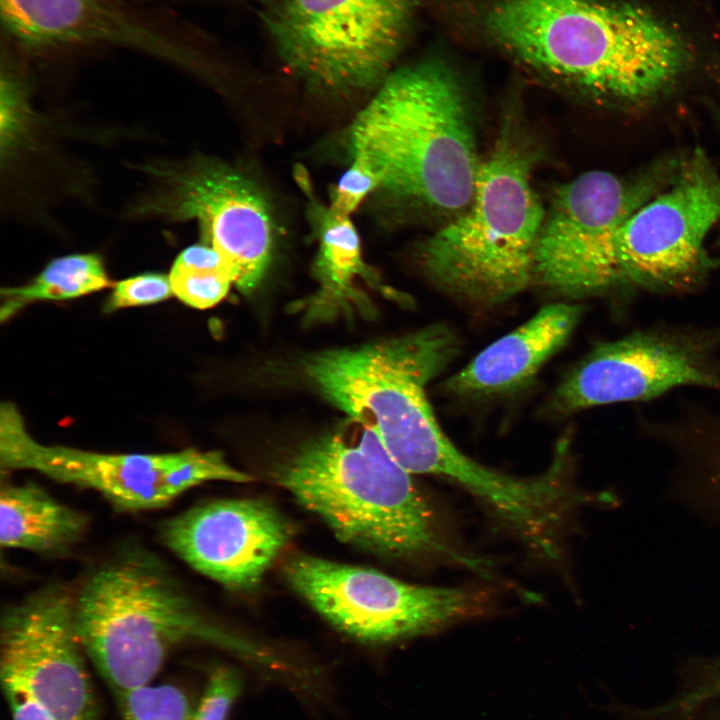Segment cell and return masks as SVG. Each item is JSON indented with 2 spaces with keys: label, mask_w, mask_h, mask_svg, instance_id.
<instances>
[{
  "label": "cell",
  "mask_w": 720,
  "mask_h": 720,
  "mask_svg": "<svg viewBox=\"0 0 720 720\" xmlns=\"http://www.w3.org/2000/svg\"><path fill=\"white\" fill-rule=\"evenodd\" d=\"M487 31L530 67L606 107L640 113L661 104L693 65L692 50L640 7L603 0H495Z\"/></svg>",
  "instance_id": "cell-1"
},
{
  "label": "cell",
  "mask_w": 720,
  "mask_h": 720,
  "mask_svg": "<svg viewBox=\"0 0 720 720\" xmlns=\"http://www.w3.org/2000/svg\"><path fill=\"white\" fill-rule=\"evenodd\" d=\"M349 147L392 200L458 214L472 199L481 161L471 114L456 75L439 61L392 71L354 118Z\"/></svg>",
  "instance_id": "cell-2"
},
{
  "label": "cell",
  "mask_w": 720,
  "mask_h": 720,
  "mask_svg": "<svg viewBox=\"0 0 720 720\" xmlns=\"http://www.w3.org/2000/svg\"><path fill=\"white\" fill-rule=\"evenodd\" d=\"M274 477L345 543L393 559L446 557L473 565L444 542L411 473L368 428L357 446L336 434L305 442Z\"/></svg>",
  "instance_id": "cell-3"
},
{
  "label": "cell",
  "mask_w": 720,
  "mask_h": 720,
  "mask_svg": "<svg viewBox=\"0 0 720 720\" xmlns=\"http://www.w3.org/2000/svg\"><path fill=\"white\" fill-rule=\"evenodd\" d=\"M75 611L85 653L118 698L149 685L185 644L248 649L145 552H126L96 569L75 594Z\"/></svg>",
  "instance_id": "cell-4"
},
{
  "label": "cell",
  "mask_w": 720,
  "mask_h": 720,
  "mask_svg": "<svg viewBox=\"0 0 720 720\" xmlns=\"http://www.w3.org/2000/svg\"><path fill=\"white\" fill-rule=\"evenodd\" d=\"M535 157L504 130L481 162L468 206L420 248L427 277L472 305L501 304L534 283V258L545 218L533 185Z\"/></svg>",
  "instance_id": "cell-5"
},
{
  "label": "cell",
  "mask_w": 720,
  "mask_h": 720,
  "mask_svg": "<svg viewBox=\"0 0 720 720\" xmlns=\"http://www.w3.org/2000/svg\"><path fill=\"white\" fill-rule=\"evenodd\" d=\"M456 335L432 325L301 361L305 379L328 402L373 431L409 473L427 475L454 445L426 397L427 384L455 357Z\"/></svg>",
  "instance_id": "cell-6"
},
{
  "label": "cell",
  "mask_w": 720,
  "mask_h": 720,
  "mask_svg": "<svg viewBox=\"0 0 720 720\" xmlns=\"http://www.w3.org/2000/svg\"><path fill=\"white\" fill-rule=\"evenodd\" d=\"M412 0H272L265 28L288 70L332 99L374 92L392 72Z\"/></svg>",
  "instance_id": "cell-7"
},
{
  "label": "cell",
  "mask_w": 720,
  "mask_h": 720,
  "mask_svg": "<svg viewBox=\"0 0 720 720\" xmlns=\"http://www.w3.org/2000/svg\"><path fill=\"white\" fill-rule=\"evenodd\" d=\"M683 158L663 157L625 176L591 170L560 186L538 236L534 283L567 298L623 288L618 233L632 213L675 179Z\"/></svg>",
  "instance_id": "cell-8"
},
{
  "label": "cell",
  "mask_w": 720,
  "mask_h": 720,
  "mask_svg": "<svg viewBox=\"0 0 720 720\" xmlns=\"http://www.w3.org/2000/svg\"><path fill=\"white\" fill-rule=\"evenodd\" d=\"M0 464L3 469L33 470L61 483L95 490L123 511L161 508L208 481L252 480L219 451L100 453L44 445L28 433L10 402H4L0 410Z\"/></svg>",
  "instance_id": "cell-9"
},
{
  "label": "cell",
  "mask_w": 720,
  "mask_h": 720,
  "mask_svg": "<svg viewBox=\"0 0 720 720\" xmlns=\"http://www.w3.org/2000/svg\"><path fill=\"white\" fill-rule=\"evenodd\" d=\"M284 573L292 588L336 629L367 642L433 631L483 608L479 592L421 586L374 569L299 554Z\"/></svg>",
  "instance_id": "cell-10"
},
{
  "label": "cell",
  "mask_w": 720,
  "mask_h": 720,
  "mask_svg": "<svg viewBox=\"0 0 720 720\" xmlns=\"http://www.w3.org/2000/svg\"><path fill=\"white\" fill-rule=\"evenodd\" d=\"M720 221V174L700 148L684 155L675 179L640 206L616 240L623 288L679 292L716 267L705 249Z\"/></svg>",
  "instance_id": "cell-11"
},
{
  "label": "cell",
  "mask_w": 720,
  "mask_h": 720,
  "mask_svg": "<svg viewBox=\"0 0 720 720\" xmlns=\"http://www.w3.org/2000/svg\"><path fill=\"white\" fill-rule=\"evenodd\" d=\"M84 656L75 594L65 587L45 586L3 613L2 688L32 699L56 720H100Z\"/></svg>",
  "instance_id": "cell-12"
},
{
  "label": "cell",
  "mask_w": 720,
  "mask_h": 720,
  "mask_svg": "<svg viewBox=\"0 0 720 720\" xmlns=\"http://www.w3.org/2000/svg\"><path fill=\"white\" fill-rule=\"evenodd\" d=\"M682 385L720 389V364L703 338L636 332L598 345L555 389L550 409L569 414L621 401L647 400Z\"/></svg>",
  "instance_id": "cell-13"
},
{
  "label": "cell",
  "mask_w": 720,
  "mask_h": 720,
  "mask_svg": "<svg viewBox=\"0 0 720 720\" xmlns=\"http://www.w3.org/2000/svg\"><path fill=\"white\" fill-rule=\"evenodd\" d=\"M292 536L289 521L258 499L196 505L166 521L163 543L202 575L235 590L255 587Z\"/></svg>",
  "instance_id": "cell-14"
},
{
  "label": "cell",
  "mask_w": 720,
  "mask_h": 720,
  "mask_svg": "<svg viewBox=\"0 0 720 720\" xmlns=\"http://www.w3.org/2000/svg\"><path fill=\"white\" fill-rule=\"evenodd\" d=\"M165 210L195 219L203 243L221 256L235 287L243 294L256 289L272 260L276 224L250 179L225 166H199L176 180Z\"/></svg>",
  "instance_id": "cell-15"
},
{
  "label": "cell",
  "mask_w": 720,
  "mask_h": 720,
  "mask_svg": "<svg viewBox=\"0 0 720 720\" xmlns=\"http://www.w3.org/2000/svg\"><path fill=\"white\" fill-rule=\"evenodd\" d=\"M3 26L30 45L111 43L165 55L182 47L106 0H0Z\"/></svg>",
  "instance_id": "cell-16"
},
{
  "label": "cell",
  "mask_w": 720,
  "mask_h": 720,
  "mask_svg": "<svg viewBox=\"0 0 720 720\" xmlns=\"http://www.w3.org/2000/svg\"><path fill=\"white\" fill-rule=\"evenodd\" d=\"M583 313L576 304L556 303L476 355L445 383V392L466 398L505 395L527 385L567 342Z\"/></svg>",
  "instance_id": "cell-17"
},
{
  "label": "cell",
  "mask_w": 720,
  "mask_h": 720,
  "mask_svg": "<svg viewBox=\"0 0 720 720\" xmlns=\"http://www.w3.org/2000/svg\"><path fill=\"white\" fill-rule=\"evenodd\" d=\"M308 195V217L319 242L313 266L319 285L300 306L305 320L315 323L369 307L356 279L363 278L375 287L379 281L363 261L360 238L350 216L340 215Z\"/></svg>",
  "instance_id": "cell-18"
},
{
  "label": "cell",
  "mask_w": 720,
  "mask_h": 720,
  "mask_svg": "<svg viewBox=\"0 0 720 720\" xmlns=\"http://www.w3.org/2000/svg\"><path fill=\"white\" fill-rule=\"evenodd\" d=\"M88 518L34 483L2 482L0 544L2 548L38 553L59 552L85 533Z\"/></svg>",
  "instance_id": "cell-19"
},
{
  "label": "cell",
  "mask_w": 720,
  "mask_h": 720,
  "mask_svg": "<svg viewBox=\"0 0 720 720\" xmlns=\"http://www.w3.org/2000/svg\"><path fill=\"white\" fill-rule=\"evenodd\" d=\"M102 260L94 254L60 257L29 284L3 288L0 320L3 322L37 300H65L111 286Z\"/></svg>",
  "instance_id": "cell-20"
},
{
  "label": "cell",
  "mask_w": 720,
  "mask_h": 720,
  "mask_svg": "<svg viewBox=\"0 0 720 720\" xmlns=\"http://www.w3.org/2000/svg\"><path fill=\"white\" fill-rule=\"evenodd\" d=\"M169 280L173 294L185 304L206 309L227 295L232 282L221 256L202 243L182 251L176 258Z\"/></svg>",
  "instance_id": "cell-21"
},
{
  "label": "cell",
  "mask_w": 720,
  "mask_h": 720,
  "mask_svg": "<svg viewBox=\"0 0 720 720\" xmlns=\"http://www.w3.org/2000/svg\"><path fill=\"white\" fill-rule=\"evenodd\" d=\"M125 720H191L195 707L174 685L143 686L119 698Z\"/></svg>",
  "instance_id": "cell-22"
},
{
  "label": "cell",
  "mask_w": 720,
  "mask_h": 720,
  "mask_svg": "<svg viewBox=\"0 0 720 720\" xmlns=\"http://www.w3.org/2000/svg\"><path fill=\"white\" fill-rule=\"evenodd\" d=\"M379 186L373 169L363 160L352 158L350 167L331 192L329 207L340 215L350 216L369 194L378 192Z\"/></svg>",
  "instance_id": "cell-23"
},
{
  "label": "cell",
  "mask_w": 720,
  "mask_h": 720,
  "mask_svg": "<svg viewBox=\"0 0 720 720\" xmlns=\"http://www.w3.org/2000/svg\"><path fill=\"white\" fill-rule=\"evenodd\" d=\"M241 689L242 680L238 672L226 667L215 669L191 720H227Z\"/></svg>",
  "instance_id": "cell-24"
},
{
  "label": "cell",
  "mask_w": 720,
  "mask_h": 720,
  "mask_svg": "<svg viewBox=\"0 0 720 720\" xmlns=\"http://www.w3.org/2000/svg\"><path fill=\"white\" fill-rule=\"evenodd\" d=\"M172 294L169 276L157 273L138 275L115 284L105 311L154 304L169 298Z\"/></svg>",
  "instance_id": "cell-25"
},
{
  "label": "cell",
  "mask_w": 720,
  "mask_h": 720,
  "mask_svg": "<svg viewBox=\"0 0 720 720\" xmlns=\"http://www.w3.org/2000/svg\"><path fill=\"white\" fill-rule=\"evenodd\" d=\"M720 697V657L710 662L700 680L690 690L673 701L658 707L652 714H666L676 711L688 712L699 705Z\"/></svg>",
  "instance_id": "cell-26"
},
{
  "label": "cell",
  "mask_w": 720,
  "mask_h": 720,
  "mask_svg": "<svg viewBox=\"0 0 720 720\" xmlns=\"http://www.w3.org/2000/svg\"><path fill=\"white\" fill-rule=\"evenodd\" d=\"M12 720H56L32 699L12 690H3Z\"/></svg>",
  "instance_id": "cell-27"
},
{
  "label": "cell",
  "mask_w": 720,
  "mask_h": 720,
  "mask_svg": "<svg viewBox=\"0 0 720 720\" xmlns=\"http://www.w3.org/2000/svg\"><path fill=\"white\" fill-rule=\"evenodd\" d=\"M716 472H717L718 474H720V466H719V468L717 469Z\"/></svg>",
  "instance_id": "cell-28"
}]
</instances>
